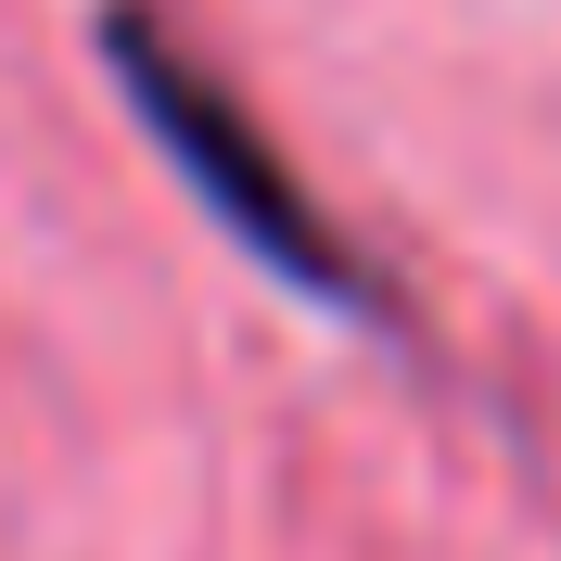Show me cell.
<instances>
[{
	"label": "cell",
	"instance_id": "cell-1",
	"mask_svg": "<svg viewBox=\"0 0 561 561\" xmlns=\"http://www.w3.org/2000/svg\"><path fill=\"white\" fill-rule=\"evenodd\" d=\"M103 26H115V65L140 77V103L167 115V153H179V167H192V179H205L217 205H230V230H243V243L268 255V268H294V280H307V294H345V255H319V243H307V205H294V192H280V179H268V153H255L243 103L217 115L205 90H192V77L167 65V38H153V13H128V0H115Z\"/></svg>",
	"mask_w": 561,
	"mask_h": 561
}]
</instances>
